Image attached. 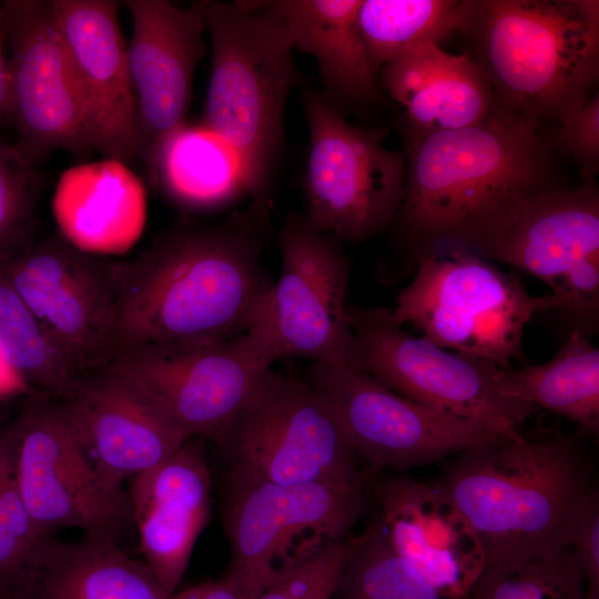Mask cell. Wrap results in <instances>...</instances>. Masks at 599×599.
Masks as SVG:
<instances>
[{
    "label": "cell",
    "instance_id": "6da1fadb",
    "mask_svg": "<svg viewBox=\"0 0 599 599\" xmlns=\"http://www.w3.org/2000/svg\"><path fill=\"white\" fill-rule=\"evenodd\" d=\"M271 209L261 197L216 222L183 213L139 255L114 262L113 357L245 334L273 283Z\"/></svg>",
    "mask_w": 599,
    "mask_h": 599
},
{
    "label": "cell",
    "instance_id": "7a4b0ae2",
    "mask_svg": "<svg viewBox=\"0 0 599 599\" xmlns=\"http://www.w3.org/2000/svg\"><path fill=\"white\" fill-rule=\"evenodd\" d=\"M591 474L578 438L557 432L463 450L435 481L475 529L486 568L568 547L596 489Z\"/></svg>",
    "mask_w": 599,
    "mask_h": 599
},
{
    "label": "cell",
    "instance_id": "3957f363",
    "mask_svg": "<svg viewBox=\"0 0 599 599\" xmlns=\"http://www.w3.org/2000/svg\"><path fill=\"white\" fill-rule=\"evenodd\" d=\"M540 124L501 109L480 123L409 134L396 221L417 248L454 246L501 207L550 186Z\"/></svg>",
    "mask_w": 599,
    "mask_h": 599
},
{
    "label": "cell",
    "instance_id": "277c9868",
    "mask_svg": "<svg viewBox=\"0 0 599 599\" xmlns=\"http://www.w3.org/2000/svg\"><path fill=\"white\" fill-rule=\"evenodd\" d=\"M461 32L497 104L539 124L598 80L597 0H468Z\"/></svg>",
    "mask_w": 599,
    "mask_h": 599
},
{
    "label": "cell",
    "instance_id": "5b68a950",
    "mask_svg": "<svg viewBox=\"0 0 599 599\" xmlns=\"http://www.w3.org/2000/svg\"><path fill=\"white\" fill-rule=\"evenodd\" d=\"M205 22L211 74L202 125L235 152L253 199L267 197L285 105L301 81L292 38L268 1L205 0Z\"/></svg>",
    "mask_w": 599,
    "mask_h": 599
},
{
    "label": "cell",
    "instance_id": "8992f818",
    "mask_svg": "<svg viewBox=\"0 0 599 599\" xmlns=\"http://www.w3.org/2000/svg\"><path fill=\"white\" fill-rule=\"evenodd\" d=\"M416 260V274L399 292L392 316L454 353L508 368L521 357L534 315L562 308L552 294L531 295L517 273L464 248H423Z\"/></svg>",
    "mask_w": 599,
    "mask_h": 599
},
{
    "label": "cell",
    "instance_id": "52a82bcc",
    "mask_svg": "<svg viewBox=\"0 0 599 599\" xmlns=\"http://www.w3.org/2000/svg\"><path fill=\"white\" fill-rule=\"evenodd\" d=\"M454 246L506 263L546 283L586 335L599 309V193L575 189L527 193L484 220Z\"/></svg>",
    "mask_w": 599,
    "mask_h": 599
},
{
    "label": "cell",
    "instance_id": "ba28073f",
    "mask_svg": "<svg viewBox=\"0 0 599 599\" xmlns=\"http://www.w3.org/2000/svg\"><path fill=\"white\" fill-rule=\"evenodd\" d=\"M365 480L280 485L230 476L224 510L231 559L224 578L243 599L327 546L352 536Z\"/></svg>",
    "mask_w": 599,
    "mask_h": 599
},
{
    "label": "cell",
    "instance_id": "9c48e42d",
    "mask_svg": "<svg viewBox=\"0 0 599 599\" xmlns=\"http://www.w3.org/2000/svg\"><path fill=\"white\" fill-rule=\"evenodd\" d=\"M347 364L389 390L425 406L519 439L536 410L508 390L505 369L408 334L392 309L351 307Z\"/></svg>",
    "mask_w": 599,
    "mask_h": 599
},
{
    "label": "cell",
    "instance_id": "30bf717a",
    "mask_svg": "<svg viewBox=\"0 0 599 599\" xmlns=\"http://www.w3.org/2000/svg\"><path fill=\"white\" fill-rule=\"evenodd\" d=\"M217 446L230 476L280 485L366 479L328 400L307 380L273 369Z\"/></svg>",
    "mask_w": 599,
    "mask_h": 599
},
{
    "label": "cell",
    "instance_id": "8fae6325",
    "mask_svg": "<svg viewBox=\"0 0 599 599\" xmlns=\"http://www.w3.org/2000/svg\"><path fill=\"white\" fill-rule=\"evenodd\" d=\"M309 133L307 222L341 241L363 242L395 221L404 197L405 154L382 131L352 125L324 93L303 94Z\"/></svg>",
    "mask_w": 599,
    "mask_h": 599
},
{
    "label": "cell",
    "instance_id": "7c38bea8",
    "mask_svg": "<svg viewBox=\"0 0 599 599\" xmlns=\"http://www.w3.org/2000/svg\"><path fill=\"white\" fill-rule=\"evenodd\" d=\"M281 273L257 307L248 333L273 362L305 357L347 363V291L352 263L343 241L291 212L278 233Z\"/></svg>",
    "mask_w": 599,
    "mask_h": 599
},
{
    "label": "cell",
    "instance_id": "4fadbf2b",
    "mask_svg": "<svg viewBox=\"0 0 599 599\" xmlns=\"http://www.w3.org/2000/svg\"><path fill=\"white\" fill-rule=\"evenodd\" d=\"M273 363L246 332L209 345L122 352L106 368L183 437L219 445Z\"/></svg>",
    "mask_w": 599,
    "mask_h": 599
},
{
    "label": "cell",
    "instance_id": "5bb4252c",
    "mask_svg": "<svg viewBox=\"0 0 599 599\" xmlns=\"http://www.w3.org/2000/svg\"><path fill=\"white\" fill-rule=\"evenodd\" d=\"M28 396L8 426L18 489L38 531L51 538L78 528L116 538L132 520L128 493L97 473L57 400Z\"/></svg>",
    "mask_w": 599,
    "mask_h": 599
},
{
    "label": "cell",
    "instance_id": "9a60e30c",
    "mask_svg": "<svg viewBox=\"0 0 599 599\" xmlns=\"http://www.w3.org/2000/svg\"><path fill=\"white\" fill-rule=\"evenodd\" d=\"M113 263L60 232H35L0 260L78 379L106 368L114 355Z\"/></svg>",
    "mask_w": 599,
    "mask_h": 599
},
{
    "label": "cell",
    "instance_id": "2e32d148",
    "mask_svg": "<svg viewBox=\"0 0 599 599\" xmlns=\"http://www.w3.org/2000/svg\"><path fill=\"white\" fill-rule=\"evenodd\" d=\"M1 9L13 146L33 166L58 150L87 159L95 139L51 0H7Z\"/></svg>",
    "mask_w": 599,
    "mask_h": 599
},
{
    "label": "cell",
    "instance_id": "e0dca14e",
    "mask_svg": "<svg viewBox=\"0 0 599 599\" xmlns=\"http://www.w3.org/2000/svg\"><path fill=\"white\" fill-rule=\"evenodd\" d=\"M307 382L328 400L358 458L374 469L406 470L501 437L400 396L347 363H313Z\"/></svg>",
    "mask_w": 599,
    "mask_h": 599
},
{
    "label": "cell",
    "instance_id": "ac0fdd59",
    "mask_svg": "<svg viewBox=\"0 0 599 599\" xmlns=\"http://www.w3.org/2000/svg\"><path fill=\"white\" fill-rule=\"evenodd\" d=\"M132 19L128 63L142 159L152 171L162 144L185 124L195 69L205 52V0H125Z\"/></svg>",
    "mask_w": 599,
    "mask_h": 599
},
{
    "label": "cell",
    "instance_id": "d6986e66",
    "mask_svg": "<svg viewBox=\"0 0 599 599\" xmlns=\"http://www.w3.org/2000/svg\"><path fill=\"white\" fill-rule=\"evenodd\" d=\"M94 134L97 151L125 164L142 158L128 44L114 0H51Z\"/></svg>",
    "mask_w": 599,
    "mask_h": 599
},
{
    "label": "cell",
    "instance_id": "ffe728a7",
    "mask_svg": "<svg viewBox=\"0 0 599 599\" xmlns=\"http://www.w3.org/2000/svg\"><path fill=\"white\" fill-rule=\"evenodd\" d=\"M394 550L446 599H466L486 566L479 538L436 481L395 477L377 487Z\"/></svg>",
    "mask_w": 599,
    "mask_h": 599
},
{
    "label": "cell",
    "instance_id": "44dd1931",
    "mask_svg": "<svg viewBox=\"0 0 599 599\" xmlns=\"http://www.w3.org/2000/svg\"><path fill=\"white\" fill-rule=\"evenodd\" d=\"M58 403L90 463L114 488L189 440L108 368L80 377L72 394Z\"/></svg>",
    "mask_w": 599,
    "mask_h": 599
},
{
    "label": "cell",
    "instance_id": "7402d4cb",
    "mask_svg": "<svg viewBox=\"0 0 599 599\" xmlns=\"http://www.w3.org/2000/svg\"><path fill=\"white\" fill-rule=\"evenodd\" d=\"M212 479L203 447L191 439L130 479L132 519L144 562L173 595L209 522Z\"/></svg>",
    "mask_w": 599,
    "mask_h": 599
},
{
    "label": "cell",
    "instance_id": "603a6c76",
    "mask_svg": "<svg viewBox=\"0 0 599 599\" xmlns=\"http://www.w3.org/2000/svg\"><path fill=\"white\" fill-rule=\"evenodd\" d=\"M388 93L405 110L410 134H429L480 123L498 106L483 71L467 54L424 42L379 71Z\"/></svg>",
    "mask_w": 599,
    "mask_h": 599
},
{
    "label": "cell",
    "instance_id": "cb8c5ba5",
    "mask_svg": "<svg viewBox=\"0 0 599 599\" xmlns=\"http://www.w3.org/2000/svg\"><path fill=\"white\" fill-rule=\"evenodd\" d=\"M145 209L142 182L114 159L67 170L53 199L60 233L90 253L131 245L143 229Z\"/></svg>",
    "mask_w": 599,
    "mask_h": 599
},
{
    "label": "cell",
    "instance_id": "d4e9b609",
    "mask_svg": "<svg viewBox=\"0 0 599 599\" xmlns=\"http://www.w3.org/2000/svg\"><path fill=\"white\" fill-rule=\"evenodd\" d=\"M268 2L283 18L294 49L315 59L324 94L338 109L377 97V75L368 62L358 26L362 0Z\"/></svg>",
    "mask_w": 599,
    "mask_h": 599
},
{
    "label": "cell",
    "instance_id": "484cf974",
    "mask_svg": "<svg viewBox=\"0 0 599 599\" xmlns=\"http://www.w3.org/2000/svg\"><path fill=\"white\" fill-rule=\"evenodd\" d=\"M150 567L131 558L116 538L83 534L44 546L29 599H170Z\"/></svg>",
    "mask_w": 599,
    "mask_h": 599
},
{
    "label": "cell",
    "instance_id": "4316f807",
    "mask_svg": "<svg viewBox=\"0 0 599 599\" xmlns=\"http://www.w3.org/2000/svg\"><path fill=\"white\" fill-rule=\"evenodd\" d=\"M151 173L185 214L217 211L251 195L235 152L203 125L184 124L174 131Z\"/></svg>",
    "mask_w": 599,
    "mask_h": 599
},
{
    "label": "cell",
    "instance_id": "83f0119b",
    "mask_svg": "<svg viewBox=\"0 0 599 599\" xmlns=\"http://www.w3.org/2000/svg\"><path fill=\"white\" fill-rule=\"evenodd\" d=\"M508 390L531 405L566 417L583 432L599 433V349L572 331L540 365L505 369Z\"/></svg>",
    "mask_w": 599,
    "mask_h": 599
},
{
    "label": "cell",
    "instance_id": "f1b7e54d",
    "mask_svg": "<svg viewBox=\"0 0 599 599\" xmlns=\"http://www.w3.org/2000/svg\"><path fill=\"white\" fill-rule=\"evenodd\" d=\"M468 0H362L358 26L368 62L382 68L424 42L461 31Z\"/></svg>",
    "mask_w": 599,
    "mask_h": 599
},
{
    "label": "cell",
    "instance_id": "f546056e",
    "mask_svg": "<svg viewBox=\"0 0 599 599\" xmlns=\"http://www.w3.org/2000/svg\"><path fill=\"white\" fill-rule=\"evenodd\" d=\"M0 351L31 394L68 398L78 378L44 326L10 284L0 264Z\"/></svg>",
    "mask_w": 599,
    "mask_h": 599
},
{
    "label": "cell",
    "instance_id": "4dcf8cb0",
    "mask_svg": "<svg viewBox=\"0 0 599 599\" xmlns=\"http://www.w3.org/2000/svg\"><path fill=\"white\" fill-rule=\"evenodd\" d=\"M466 599H587L569 547L485 568Z\"/></svg>",
    "mask_w": 599,
    "mask_h": 599
},
{
    "label": "cell",
    "instance_id": "1f68e13d",
    "mask_svg": "<svg viewBox=\"0 0 599 599\" xmlns=\"http://www.w3.org/2000/svg\"><path fill=\"white\" fill-rule=\"evenodd\" d=\"M39 180L13 145L0 142V260L37 232Z\"/></svg>",
    "mask_w": 599,
    "mask_h": 599
},
{
    "label": "cell",
    "instance_id": "d6a6232c",
    "mask_svg": "<svg viewBox=\"0 0 599 599\" xmlns=\"http://www.w3.org/2000/svg\"><path fill=\"white\" fill-rule=\"evenodd\" d=\"M365 531L334 542L266 587L255 599H333Z\"/></svg>",
    "mask_w": 599,
    "mask_h": 599
},
{
    "label": "cell",
    "instance_id": "836d02e7",
    "mask_svg": "<svg viewBox=\"0 0 599 599\" xmlns=\"http://www.w3.org/2000/svg\"><path fill=\"white\" fill-rule=\"evenodd\" d=\"M557 141L580 165L582 174L593 180L599 163V94H587L562 108Z\"/></svg>",
    "mask_w": 599,
    "mask_h": 599
},
{
    "label": "cell",
    "instance_id": "e575fe53",
    "mask_svg": "<svg viewBox=\"0 0 599 599\" xmlns=\"http://www.w3.org/2000/svg\"><path fill=\"white\" fill-rule=\"evenodd\" d=\"M568 547L585 580L587 599H599V495L597 488L582 509Z\"/></svg>",
    "mask_w": 599,
    "mask_h": 599
},
{
    "label": "cell",
    "instance_id": "d590c367",
    "mask_svg": "<svg viewBox=\"0 0 599 599\" xmlns=\"http://www.w3.org/2000/svg\"><path fill=\"white\" fill-rule=\"evenodd\" d=\"M35 568L9 535L0 517V593L29 599Z\"/></svg>",
    "mask_w": 599,
    "mask_h": 599
},
{
    "label": "cell",
    "instance_id": "8d00e7d4",
    "mask_svg": "<svg viewBox=\"0 0 599 599\" xmlns=\"http://www.w3.org/2000/svg\"><path fill=\"white\" fill-rule=\"evenodd\" d=\"M170 599H243L240 592L223 577L209 580L179 592Z\"/></svg>",
    "mask_w": 599,
    "mask_h": 599
},
{
    "label": "cell",
    "instance_id": "74e56055",
    "mask_svg": "<svg viewBox=\"0 0 599 599\" xmlns=\"http://www.w3.org/2000/svg\"><path fill=\"white\" fill-rule=\"evenodd\" d=\"M6 32L0 4V126L11 122V90L8 58L4 54Z\"/></svg>",
    "mask_w": 599,
    "mask_h": 599
},
{
    "label": "cell",
    "instance_id": "f35d334b",
    "mask_svg": "<svg viewBox=\"0 0 599 599\" xmlns=\"http://www.w3.org/2000/svg\"><path fill=\"white\" fill-rule=\"evenodd\" d=\"M16 392L31 394L9 367L0 351V398L14 394Z\"/></svg>",
    "mask_w": 599,
    "mask_h": 599
},
{
    "label": "cell",
    "instance_id": "ab89813d",
    "mask_svg": "<svg viewBox=\"0 0 599 599\" xmlns=\"http://www.w3.org/2000/svg\"><path fill=\"white\" fill-rule=\"evenodd\" d=\"M0 599H11V598L0 593Z\"/></svg>",
    "mask_w": 599,
    "mask_h": 599
}]
</instances>
